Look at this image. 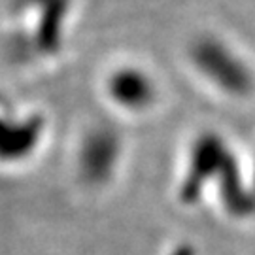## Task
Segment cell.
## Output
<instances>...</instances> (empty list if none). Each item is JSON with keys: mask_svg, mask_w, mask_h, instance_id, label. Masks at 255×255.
Listing matches in <instances>:
<instances>
[{"mask_svg": "<svg viewBox=\"0 0 255 255\" xmlns=\"http://www.w3.org/2000/svg\"><path fill=\"white\" fill-rule=\"evenodd\" d=\"M193 63L208 82L240 97L254 87V78L246 63L231 47L223 46L218 40H204L193 51Z\"/></svg>", "mask_w": 255, "mask_h": 255, "instance_id": "obj_1", "label": "cell"}, {"mask_svg": "<svg viewBox=\"0 0 255 255\" xmlns=\"http://www.w3.org/2000/svg\"><path fill=\"white\" fill-rule=\"evenodd\" d=\"M110 80V97L125 112L144 114L157 102V83L140 66H127L116 70Z\"/></svg>", "mask_w": 255, "mask_h": 255, "instance_id": "obj_2", "label": "cell"}]
</instances>
